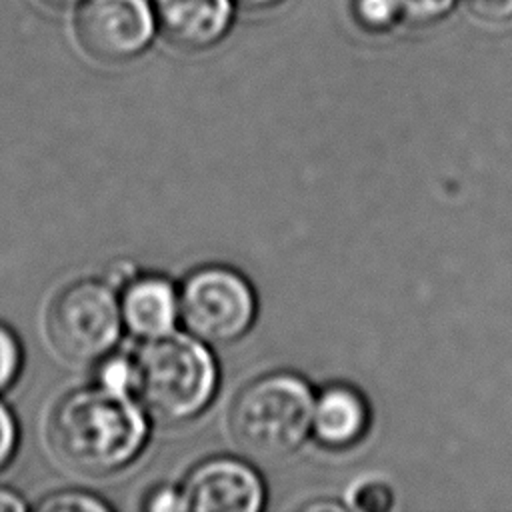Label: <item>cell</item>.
Returning a JSON list of instances; mask_svg holds the SVG:
<instances>
[{"label":"cell","mask_w":512,"mask_h":512,"mask_svg":"<svg viewBox=\"0 0 512 512\" xmlns=\"http://www.w3.org/2000/svg\"><path fill=\"white\" fill-rule=\"evenodd\" d=\"M96 384L104 390L130 396L136 390V364L134 356H108L96 372Z\"/></svg>","instance_id":"7c38bea8"},{"label":"cell","mask_w":512,"mask_h":512,"mask_svg":"<svg viewBox=\"0 0 512 512\" xmlns=\"http://www.w3.org/2000/svg\"><path fill=\"white\" fill-rule=\"evenodd\" d=\"M368 420L364 396L346 384H332L314 398L310 432L328 448H348L364 436Z\"/></svg>","instance_id":"30bf717a"},{"label":"cell","mask_w":512,"mask_h":512,"mask_svg":"<svg viewBox=\"0 0 512 512\" xmlns=\"http://www.w3.org/2000/svg\"><path fill=\"white\" fill-rule=\"evenodd\" d=\"M146 510L156 512H172V510H186L182 490H174L172 486H160L152 494H148L144 502Z\"/></svg>","instance_id":"ac0fdd59"},{"label":"cell","mask_w":512,"mask_h":512,"mask_svg":"<svg viewBox=\"0 0 512 512\" xmlns=\"http://www.w3.org/2000/svg\"><path fill=\"white\" fill-rule=\"evenodd\" d=\"M348 12L358 30L380 36L404 24L400 0H348Z\"/></svg>","instance_id":"8fae6325"},{"label":"cell","mask_w":512,"mask_h":512,"mask_svg":"<svg viewBox=\"0 0 512 512\" xmlns=\"http://www.w3.org/2000/svg\"><path fill=\"white\" fill-rule=\"evenodd\" d=\"M40 2L52 8H70V6H80L84 0H40Z\"/></svg>","instance_id":"603a6c76"},{"label":"cell","mask_w":512,"mask_h":512,"mask_svg":"<svg viewBox=\"0 0 512 512\" xmlns=\"http://www.w3.org/2000/svg\"><path fill=\"white\" fill-rule=\"evenodd\" d=\"M16 440H18V430H16V422L10 414V410L0 402V468L10 460V456L14 454L16 448Z\"/></svg>","instance_id":"d6986e66"},{"label":"cell","mask_w":512,"mask_h":512,"mask_svg":"<svg viewBox=\"0 0 512 512\" xmlns=\"http://www.w3.org/2000/svg\"><path fill=\"white\" fill-rule=\"evenodd\" d=\"M146 436L142 408L130 396L100 386L66 394L46 424L52 454L66 468L88 476H106L130 464Z\"/></svg>","instance_id":"6da1fadb"},{"label":"cell","mask_w":512,"mask_h":512,"mask_svg":"<svg viewBox=\"0 0 512 512\" xmlns=\"http://www.w3.org/2000/svg\"><path fill=\"white\" fill-rule=\"evenodd\" d=\"M186 510L256 512L264 504L258 472L236 458H212L198 464L182 486Z\"/></svg>","instance_id":"52a82bcc"},{"label":"cell","mask_w":512,"mask_h":512,"mask_svg":"<svg viewBox=\"0 0 512 512\" xmlns=\"http://www.w3.org/2000/svg\"><path fill=\"white\" fill-rule=\"evenodd\" d=\"M132 278H134V266L130 262H126V260L116 262L112 266V270H110V280L116 286H126Z\"/></svg>","instance_id":"ffe728a7"},{"label":"cell","mask_w":512,"mask_h":512,"mask_svg":"<svg viewBox=\"0 0 512 512\" xmlns=\"http://www.w3.org/2000/svg\"><path fill=\"white\" fill-rule=\"evenodd\" d=\"M180 316L192 336L202 342L228 344L252 326L256 296L236 270L206 266L186 278L180 292Z\"/></svg>","instance_id":"5b68a950"},{"label":"cell","mask_w":512,"mask_h":512,"mask_svg":"<svg viewBox=\"0 0 512 512\" xmlns=\"http://www.w3.org/2000/svg\"><path fill=\"white\" fill-rule=\"evenodd\" d=\"M82 50L100 62H128L158 36L152 0H84L74 18Z\"/></svg>","instance_id":"8992f818"},{"label":"cell","mask_w":512,"mask_h":512,"mask_svg":"<svg viewBox=\"0 0 512 512\" xmlns=\"http://www.w3.org/2000/svg\"><path fill=\"white\" fill-rule=\"evenodd\" d=\"M158 34L172 46L202 52L228 38L236 24V0H152Z\"/></svg>","instance_id":"ba28073f"},{"label":"cell","mask_w":512,"mask_h":512,"mask_svg":"<svg viewBox=\"0 0 512 512\" xmlns=\"http://www.w3.org/2000/svg\"><path fill=\"white\" fill-rule=\"evenodd\" d=\"M314 394L296 374L276 372L250 382L234 400L230 432L242 452L276 460L294 452L312 426Z\"/></svg>","instance_id":"3957f363"},{"label":"cell","mask_w":512,"mask_h":512,"mask_svg":"<svg viewBox=\"0 0 512 512\" xmlns=\"http://www.w3.org/2000/svg\"><path fill=\"white\" fill-rule=\"evenodd\" d=\"M46 336L70 362L104 358L120 338L122 312L112 288L78 280L58 290L46 308Z\"/></svg>","instance_id":"277c9868"},{"label":"cell","mask_w":512,"mask_h":512,"mask_svg":"<svg viewBox=\"0 0 512 512\" xmlns=\"http://www.w3.org/2000/svg\"><path fill=\"white\" fill-rule=\"evenodd\" d=\"M282 2H286V0H236L238 8L248 10V12H266V10L280 6Z\"/></svg>","instance_id":"44dd1931"},{"label":"cell","mask_w":512,"mask_h":512,"mask_svg":"<svg viewBox=\"0 0 512 512\" xmlns=\"http://www.w3.org/2000/svg\"><path fill=\"white\" fill-rule=\"evenodd\" d=\"M468 12L488 24H504L512 20V0H462Z\"/></svg>","instance_id":"e0dca14e"},{"label":"cell","mask_w":512,"mask_h":512,"mask_svg":"<svg viewBox=\"0 0 512 512\" xmlns=\"http://www.w3.org/2000/svg\"><path fill=\"white\" fill-rule=\"evenodd\" d=\"M26 504L22 498L6 488H0V512H10V510H24Z\"/></svg>","instance_id":"7402d4cb"},{"label":"cell","mask_w":512,"mask_h":512,"mask_svg":"<svg viewBox=\"0 0 512 512\" xmlns=\"http://www.w3.org/2000/svg\"><path fill=\"white\" fill-rule=\"evenodd\" d=\"M392 506V490L380 480H362L348 490V508L362 512L388 510Z\"/></svg>","instance_id":"5bb4252c"},{"label":"cell","mask_w":512,"mask_h":512,"mask_svg":"<svg viewBox=\"0 0 512 512\" xmlns=\"http://www.w3.org/2000/svg\"><path fill=\"white\" fill-rule=\"evenodd\" d=\"M22 364V348L14 332L0 324V392L6 390L18 376Z\"/></svg>","instance_id":"2e32d148"},{"label":"cell","mask_w":512,"mask_h":512,"mask_svg":"<svg viewBox=\"0 0 512 512\" xmlns=\"http://www.w3.org/2000/svg\"><path fill=\"white\" fill-rule=\"evenodd\" d=\"M38 508L46 512H104L110 506L104 500L86 492H56L42 500Z\"/></svg>","instance_id":"9a60e30c"},{"label":"cell","mask_w":512,"mask_h":512,"mask_svg":"<svg viewBox=\"0 0 512 512\" xmlns=\"http://www.w3.org/2000/svg\"><path fill=\"white\" fill-rule=\"evenodd\" d=\"M404 24L412 28H428L446 20L462 0H400Z\"/></svg>","instance_id":"4fadbf2b"},{"label":"cell","mask_w":512,"mask_h":512,"mask_svg":"<svg viewBox=\"0 0 512 512\" xmlns=\"http://www.w3.org/2000/svg\"><path fill=\"white\" fill-rule=\"evenodd\" d=\"M134 364V392L162 422H182L200 414L216 392L218 368L200 338L168 332L146 340Z\"/></svg>","instance_id":"7a4b0ae2"},{"label":"cell","mask_w":512,"mask_h":512,"mask_svg":"<svg viewBox=\"0 0 512 512\" xmlns=\"http://www.w3.org/2000/svg\"><path fill=\"white\" fill-rule=\"evenodd\" d=\"M120 312L122 324L134 336L152 340L174 330L180 316V296L174 284L162 276L132 278L124 286Z\"/></svg>","instance_id":"9c48e42d"}]
</instances>
